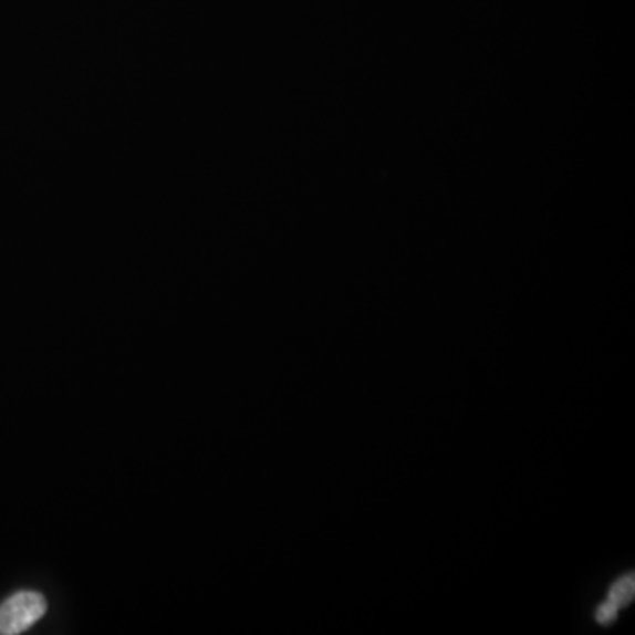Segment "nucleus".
<instances>
[{
    "instance_id": "1",
    "label": "nucleus",
    "mask_w": 635,
    "mask_h": 635,
    "mask_svg": "<svg viewBox=\"0 0 635 635\" xmlns=\"http://www.w3.org/2000/svg\"><path fill=\"white\" fill-rule=\"evenodd\" d=\"M49 604L41 593L22 590L0 604V635L29 631L46 614Z\"/></svg>"
},
{
    "instance_id": "2",
    "label": "nucleus",
    "mask_w": 635,
    "mask_h": 635,
    "mask_svg": "<svg viewBox=\"0 0 635 635\" xmlns=\"http://www.w3.org/2000/svg\"><path fill=\"white\" fill-rule=\"evenodd\" d=\"M635 593V577L634 574L623 575L618 583H614L611 587L607 601L604 604L613 607L614 611H620L625 605L631 604Z\"/></svg>"
}]
</instances>
